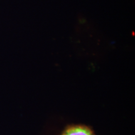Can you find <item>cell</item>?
Listing matches in <instances>:
<instances>
[{"label":"cell","instance_id":"cell-1","mask_svg":"<svg viewBox=\"0 0 135 135\" xmlns=\"http://www.w3.org/2000/svg\"><path fill=\"white\" fill-rule=\"evenodd\" d=\"M62 135H94L89 128L84 126H75L66 130Z\"/></svg>","mask_w":135,"mask_h":135}]
</instances>
